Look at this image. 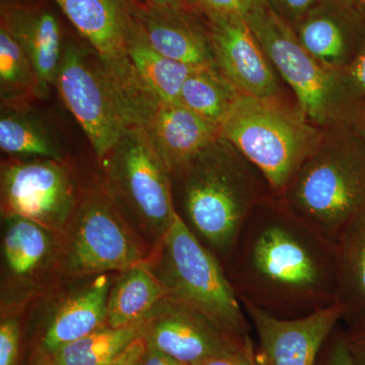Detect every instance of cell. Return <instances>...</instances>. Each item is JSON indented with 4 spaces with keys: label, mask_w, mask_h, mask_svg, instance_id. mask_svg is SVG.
<instances>
[{
    "label": "cell",
    "mask_w": 365,
    "mask_h": 365,
    "mask_svg": "<svg viewBox=\"0 0 365 365\" xmlns=\"http://www.w3.org/2000/svg\"><path fill=\"white\" fill-rule=\"evenodd\" d=\"M353 125H354L355 129L359 131V133L365 141V101L361 109H360L359 116H357Z\"/></svg>",
    "instance_id": "obj_39"
},
{
    "label": "cell",
    "mask_w": 365,
    "mask_h": 365,
    "mask_svg": "<svg viewBox=\"0 0 365 365\" xmlns=\"http://www.w3.org/2000/svg\"><path fill=\"white\" fill-rule=\"evenodd\" d=\"M344 71L360 96L365 98V42Z\"/></svg>",
    "instance_id": "obj_34"
},
{
    "label": "cell",
    "mask_w": 365,
    "mask_h": 365,
    "mask_svg": "<svg viewBox=\"0 0 365 365\" xmlns=\"http://www.w3.org/2000/svg\"><path fill=\"white\" fill-rule=\"evenodd\" d=\"M127 51L143 83L163 103H179L185 81L199 69L158 52L146 39L135 19L127 41Z\"/></svg>",
    "instance_id": "obj_23"
},
{
    "label": "cell",
    "mask_w": 365,
    "mask_h": 365,
    "mask_svg": "<svg viewBox=\"0 0 365 365\" xmlns=\"http://www.w3.org/2000/svg\"><path fill=\"white\" fill-rule=\"evenodd\" d=\"M323 130L279 197L294 215L335 242L365 211V141L353 124Z\"/></svg>",
    "instance_id": "obj_3"
},
{
    "label": "cell",
    "mask_w": 365,
    "mask_h": 365,
    "mask_svg": "<svg viewBox=\"0 0 365 365\" xmlns=\"http://www.w3.org/2000/svg\"><path fill=\"white\" fill-rule=\"evenodd\" d=\"M26 107H2L0 148L14 157L63 160L58 145L45 127L26 112Z\"/></svg>",
    "instance_id": "obj_25"
},
{
    "label": "cell",
    "mask_w": 365,
    "mask_h": 365,
    "mask_svg": "<svg viewBox=\"0 0 365 365\" xmlns=\"http://www.w3.org/2000/svg\"><path fill=\"white\" fill-rule=\"evenodd\" d=\"M145 340L143 338H139L135 342L132 343L117 359L104 365H131L140 359L144 350H145Z\"/></svg>",
    "instance_id": "obj_36"
},
{
    "label": "cell",
    "mask_w": 365,
    "mask_h": 365,
    "mask_svg": "<svg viewBox=\"0 0 365 365\" xmlns=\"http://www.w3.org/2000/svg\"><path fill=\"white\" fill-rule=\"evenodd\" d=\"M170 297L194 307L227 332L251 336L252 325L225 269L177 212L150 261Z\"/></svg>",
    "instance_id": "obj_7"
},
{
    "label": "cell",
    "mask_w": 365,
    "mask_h": 365,
    "mask_svg": "<svg viewBox=\"0 0 365 365\" xmlns=\"http://www.w3.org/2000/svg\"><path fill=\"white\" fill-rule=\"evenodd\" d=\"M254 352L255 342L250 337L246 346L239 351L213 357L198 365H256Z\"/></svg>",
    "instance_id": "obj_33"
},
{
    "label": "cell",
    "mask_w": 365,
    "mask_h": 365,
    "mask_svg": "<svg viewBox=\"0 0 365 365\" xmlns=\"http://www.w3.org/2000/svg\"><path fill=\"white\" fill-rule=\"evenodd\" d=\"M153 251L105 187L91 189L79 196L58 235L56 272L71 279L123 272L150 262Z\"/></svg>",
    "instance_id": "obj_6"
},
{
    "label": "cell",
    "mask_w": 365,
    "mask_h": 365,
    "mask_svg": "<svg viewBox=\"0 0 365 365\" xmlns=\"http://www.w3.org/2000/svg\"><path fill=\"white\" fill-rule=\"evenodd\" d=\"M79 196L71 170L63 160L37 158L1 163L2 218L19 216L60 235Z\"/></svg>",
    "instance_id": "obj_11"
},
{
    "label": "cell",
    "mask_w": 365,
    "mask_h": 365,
    "mask_svg": "<svg viewBox=\"0 0 365 365\" xmlns=\"http://www.w3.org/2000/svg\"><path fill=\"white\" fill-rule=\"evenodd\" d=\"M1 26L32 62L38 79V98L47 97L50 88L56 85L63 54L58 21L46 9L9 6L2 7Z\"/></svg>",
    "instance_id": "obj_18"
},
{
    "label": "cell",
    "mask_w": 365,
    "mask_h": 365,
    "mask_svg": "<svg viewBox=\"0 0 365 365\" xmlns=\"http://www.w3.org/2000/svg\"><path fill=\"white\" fill-rule=\"evenodd\" d=\"M54 1L130 101L141 124H145L162 101L143 83L127 51V41L134 24V4L128 0Z\"/></svg>",
    "instance_id": "obj_10"
},
{
    "label": "cell",
    "mask_w": 365,
    "mask_h": 365,
    "mask_svg": "<svg viewBox=\"0 0 365 365\" xmlns=\"http://www.w3.org/2000/svg\"><path fill=\"white\" fill-rule=\"evenodd\" d=\"M245 19L312 123L322 129L354 123L365 98L344 71L329 68L312 56L265 0H257Z\"/></svg>",
    "instance_id": "obj_4"
},
{
    "label": "cell",
    "mask_w": 365,
    "mask_h": 365,
    "mask_svg": "<svg viewBox=\"0 0 365 365\" xmlns=\"http://www.w3.org/2000/svg\"><path fill=\"white\" fill-rule=\"evenodd\" d=\"M105 189L155 247L174 222L172 174L143 127L128 129L104 158Z\"/></svg>",
    "instance_id": "obj_8"
},
{
    "label": "cell",
    "mask_w": 365,
    "mask_h": 365,
    "mask_svg": "<svg viewBox=\"0 0 365 365\" xmlns=\"http://www.w3.org/2000/svg\"><path fill=\"white\" fill-rule=\"evenodd\" d=\"M116 274L83 278L62 295L46 321L40 347L52 354L107 325L108 297Z\"/></svg>",
    "instance_id": "obj_16"
},
{
    "label": "cell",
    "mask_w": 365,
    "mask_h": 365,
    "mask_svg": "<svg viewBox=\"0 0 365 365\" xmlns=\"http://www.w3.org/2000/svg\"><path fill=\"white\" fill-rule=\"evenodd\" d=\"M144 322L113 328L106 325L81 339L52 353L55 365H104L117 359L125 350L143 338Z\"/></svg>",
    "instance_id": "obj_24"
},
{
    "label": "cell",
    "mask_w": 365,
    "mask_h": 365,
    "mask_svg": "<svg viewBox=\"0 0 365 365\" xmlns=\"http://www.w3.org/2000/svg\"><path fill=\"white\" fill-rule=\"evenodd\" d=\"M173 177L182 220L225 267L250 215L273 195L265 178L222 136Z\"/></svg>",
    "instance_id": "obj_2"
},
{
    "label": "cell",
    "mask_w": 365,
    "mask_h": 365,
    "mask_svg": "<svg viewBox=\"0 0 365 365\" xmlns=\"http://www.w3.org/2000/svg\"><path fill=\"white\" fill-rule=\"evenodd\" d=\"M323 132L297 106L290 107L281 98L241 93L222 123L223 138L260 170L278 197L318 145Z\"/></svg>",
    "instance_id": "obj_5"
},
{
    "label": "cell",
    "mask_w": 365,
    "mask_h": 365,
    "mask_svg": "<svg viewBox=\"0 0 365 365\" xmlns=\"http://www.w3.org/2000/svg\"><path fill=\"white\" fill-rule=\"evenodd\" d=\"M364 1L365 2V0H364Z\"/></svg>",
    "instance_id": "obj_41"
},
{
    "label": "cell",
    "mask_w": 365,
    "mask_h": 365,
    "mask_svg": "<svg viewBox=\"0 0 365 365\" xmlns=\"http://www.w3.org/2000/svg\"><path fill=\"white\" fill-rule=\"evenodd\" d=\"M139 364L140 365H188L148 345H146L145 350L139 359Z\"/></svg>",
    "instance_id": "obj_35"
},
{
    "label": "cell",
    "mask_w": 365,
    "mask_h": 365,
    "mask_svg": "<svg viewBox=\"0 0 365 365\" xmlns=\"http://www.w3.org/2000/svg\"><path fill=\"white\" fill-rule=\"evenodd\" d=\"M2 220L1 311L23 309L57 275L58 235L19 216Z\"/></svg>",
    "instance_id": "obj_13"
},
{
    "label": "cell",
    "mask_w": 365,
    "mask_h": 365,
    "mask_svg": "<svg viewBox=\"0 0 365 365\" xmlns=\"http://www.w3.org/2000/svg\"><path fill=\"white\" fill-rule=\"evenodd\" d=\"M316 365H355L345 344L342 324H338L326 340Z\"/></svg>",
    "instance_id": "obj_29"
},
{
    "label": "cell",
    "mask_w": 365,
    "mask_h": 365,
    "mask_svg": "<svg viewBox=\"0 0 365 365\" xmlns=\"http://www.w3.org/2000/svg\"><path fill=\"white\" fill-rule=\"evenodd\" d=\"M239 95L240 91L217 68H199L185 81L179 103L222 126Z\"/></svg>",
    "instance_id": "obj_26"
},
{
    "label": "cell",
    "mask_w": 365,
    "mask_h": 365,
    "mask_svg": "<svg viewBox=\"0 0 365 365\" xmlns=\"http://www.w3.org/2000/svg\"><path fill=\"white\" fill-rule=\"evenodd\" d=\"M334 244L341 324L349 326L365 318V211L346 225Z\"/></svg>",
    "instance_id": "obj_21"
},
{
    "label": "cell",
    "mask_w": 365,
    "mask_h": 365,
    "mask_svg": "<svg viewBox=\"0 0 365 365\" xmlns=\"http://www.w3.org/2000/svg\"><path fill=\"white\" fill-rule=\"evenodd\" d=\"M268 6L287 23L300 21L311 11L317 0H265Z\"/></svg>",
    "instance_id": "obj_31"
},
{
    "label": "cell",
    "mask_w": 365,
    "mask_h": 365,
    "mask_svg": "<svg viewBox=\"0 0 365 365\" xmlns=\"http://www.w3.org/2000/svg\"><path fill=\"white\" fill-rule=\"evenodd\" d=\"M168 295L150 262L118 273L108 297L107 325L120 328L143 323Z\"/></svg>",
    "instance_id": "obj_22"
},
{
    "label": "cell",
    "mask_w": 365,
    "mask_h": 365,
    "mask_svg": "<svg viewBox=\"0 0 365 365\" xmlns=\"http://www.w3.org/2000/svg\"><path fill=\"white\" fill-rule=\"evenodd\" d=\"M133 16L150 44L163 56L199 68H217L210 35L191 23L180 6L136 4Z\"/></svg>",
    "instance_id": "obj_19"
},
{
    "label": "cell",
    "mask_w": 365,
    "mask_h": 365,
    "mask_svg": "<svg viewBox=\"0 0 365 365\" xmlns=\"http://www.w3.org/2000/svg\"><path fill=\"white\" fill-rule=\"evenodd\" d=\"M216 66L245 95L280 97L276 71L245 16H207Z\"/></svg>",
    "instance_id": "obj_15"
},
{
    "label": "cell",
    "mask_w": 365,
    "mask_h": 365,
    "mask_svg": "<svg viewBox=\"0 0 365 365\" xmlns=\"http://www.w3.org/2000/svg\"><path fill=\"white\" fill-rule=\"evenodd\" d=\"M206 16H246L257 0H190Z\"/></svg>",
    "instance_id": "obj_30"
},
{
    "label": "cell",
    "mask_w": 365,
    "mask_h": 365,
    "mask_svg": "<svg viewBox=\"0 0 365 365\" xmlns=\"http://www.w3.org/2000/svg\"><path fill=\"white\" fill-rule=\"evenodd\" d=\"M343 328L345 344L353 364L365 365V318Z\"/></svg>",
    "instance_id": "obj_32"
},
{
    "label": "cell",
    "mask_w": 365,
    "mask_h": 365,
    "mask_svg": "<svg viewBox=\"0 0 365 365\" xmlns=\"http://www.w3.org/2000/svg\"><path fill=\"white\" fill-rule=\"evenodd\" d=\"M137 4L151 6H181V0H135Z\"/></svg>",
    "instance_id": "obj_38"
},
{
    "label": "cell",
    "mask_w": 365,
    "mask_h": 365,
    "mask_svg": "<svg viewBox=\"0 0 365 365\" xmlns=\"http://www.w3.org/2000/svg\"><path fill=\"white\" fill-rule=\"evenodd\" d=\"M0 96L2 107L23 108L38 98V79L30 58L4 26H0Z\"/></svg>",
    "instance_id": "obj_27"
},
{
    "label": "cell",
    "mask_w": 365,
    "mask_h": 365,
    "mask_svg": "<svg viewBox=\"0 0 365 365\" xmlns=\"http://www.w3.org/2000/svg\"><path fill=\"white\" fill-rule=\"evenodd\" d=\"M172 177L222 137V126L180 103H160L143 127Z\"/></svg>",
    "instance_id": "obj_17"
},
{
    "label": "cell",
    "mask_w": 365,
    "mask_h": 365,
    "mask_svg": "<svg viewBox=\"0 0 365 365\" xmlns=\"http://www.w3.org/2000/svg\"><path fill=\"white\" fill-rule=\"evenodd\" d=\"M21 309H4L0 321V365H18Z\"/></svg>",
    "instance_id": "obj_28"
},
{
    "label": "cell",
    "mask_w": 365,
    "mask_h": 365,
    "mask_svg": "<svg viewBox=\"0 0 365 365\" xmlns=\"http://www.w3.org/2000/svg\"><path fill=\"white\" fill-rule=\"evenodd\" d=\"M225 269L242 304L277 318L337 304L335 244L278 196L250 215Z\"/></svg>",
    "instance_id": "obj_1"
},
{
    "label": "cell",
    "mask_w": 365,
    "mask_h": 365,
    "mask_svg": "<svg viewBox=\"0 0 365 365\" xmlns=\"http://www.w3.org/2000/svg\"><path fill=\"white\" fill-rule=\"evenodd\" d=\"M131 365H140V364H139V360H137L136 362H134V364H132Z\"/></svg>",
    "instance_id": "obj_40"
},
{
    "label": "cell",
    "mask_w": 365,
    "mask_h": 365,
    "mask_svg": "<svg viewBox=\"0 0 365 365\" xmlns=\"http://www.w3.org/2000/svg\"><path fill=\"white\" fill-rule=\"evenodd\" d=\"M31 365H55L51 359V355L45 351L42 348L38 347L34 354L32 364Z\"/></svg>",
    "instance_id": "obj_37"
},
{
    "label": "cell",
    "mask_w": 365,
    "mask_h": 365,
    "mask_svg": "<svg viewBox=\"0 0 365 365\" xmlns=\"http://www.w3.org/2000/svg\"><path fill=\"white\" fill-rule=\"evenodd\" d=\"M247 338L227 332L181 300L165 297L144 321L146 345L188 365L242 349Z\"/></svg>",
    "instance_id": "obj_12"
},
{
    "label": "cell",
    "mask_w": 365,
    "mask_h": 365,
    "mask_svg": "<svg viewBox=\"0 0 365 365\" xmlns=\"http://www.w3.org/2000/svg\"><path fill=\"white\" fill-rule=\"evenodd\" d=\"M55 86L100 160L128 129L141 127L130 101L93 49L66 43Z\"/></svg>",
    "instance_id": "obj_9"
},
{
    "label": "cell",
    "mask_w": 365,
    "mask_h": 365,
    "mask_svg": "<svg viewBox=\"0 0 365 365\" xmlns=\"http://www.w3.org/2000/svg\"><path fill=\"white\" fill-rule=\"evenodd\" d=\"M307 16L295 33L300 44L324 66L344 71L364 44L365 30L325 9L313 7Z\"/></svg>",
    "instance_id": "obj_20"
},
{
    "label": "cell",
    "mask_w": 365,
    "mask_h": 365,
    "mask_svg": "<svg viewBox=\"0 0 365 365\" xmlns=\"http://www.w3.org/2000/svg\"><path fill=\"white\" fill-rule=\"evenodd\" d=\"M252 329L256 365H316L322 348L342 309L337 304L294 319H280L250 304H242Z\"/></svg>",
    "instance_id": "obj_14"
}]
</instances>
